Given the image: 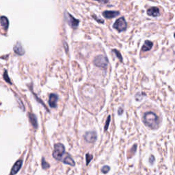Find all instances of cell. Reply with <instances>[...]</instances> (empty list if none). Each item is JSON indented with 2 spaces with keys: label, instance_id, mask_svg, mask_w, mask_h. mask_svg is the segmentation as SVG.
<instances>
[{
  "label": "cell",
  "instance_id": "cell-1",
  "mask_svg": "<svg viewBox=\"0 0 175 175\" xmlns=\"http://www.w3.org/2000/svg\"><path fill=\"white\" fill-rule=\"evenodd\" d=\"M143 120L147 127L152 129H155L159 126V118L152 111H147L144 114Z\"/></svg>",
  "mask_w": 175,
  "mask_h": 175
},
{
  "label": "cell",
  "instance_id": "cell-2",
  "mask_svg": "<svg viewBox=\"0 0 175 175\" xmlns=\"http://www.w3.org/2000/svg\"><path fill=\"white\" fill-rule=\"evenodd\" d=\"M64 153V146L60 143L55 144L54 146V151L53 152V157L57 160H61Z\"/></svg>",
  "mask_w": 175,
  "mask_h": 175
},
{
  "label": "cell",
  "instance_id": "cell-3",
  "mask_svg": "<svg viewBox=\"0 0 175 175\" xmlns=\"http://www.w3.org/2000/svg\"><path fill=\"white\" fill-rule=\"evenodd\" d=\"M93 64L97 67H100L103 69H106L108 65V60L103 55H99L95 58L93 60Z\"/></svg>",
  "mask_w": 175,
  "mask_h": 175
},
{
  "label": "cell",
  "instance_id": "cell-4",
  "mask_svg": "<svg viewBox=\"0 0 175 175\" xmlns=\"http://www.w3.org/2000/svg\"><path fill=\"white\" fill-rule=\"evenodd\" d=\"M114 28L117 30L119 32L125 31L127 27V23L124 17H120L116 21L113 25Z\"/></svg>",
  "mask_w": 175,
  "mask_h": 175
},
{
  "label": "cell",
  "instance_id": "cell-5",
  "mask_svg": "<svg viewBox=\"0 0 175 175\" xmlns=\"http://www.w3.org/2000/svg\"><path fill=\"white\" fill-rule=\"evenodd\" d=\"M66 18L67 20V22H68L69 24L71 25V26L73 27V28H77L78 26L79 23V21L78 19H76L73 16H71L70 14L66 13Z\"/></svg>",
  "mask_w": 175,
  "mask_h": 175
},
{
  "label": "cell",
  "instance_id": "cell-6",
  "mask_svg": "<svg viewBox=\"0 0 175 175\" xmlns=\"http://www.w3.org/2000/svg\"><path fill=\"white\" fill-rule=\"evenodd\" d=\"M83 137L86 142H89V143H93L97 140V134L95 131L86 132Z\"/></svg>",
  "mask_w": 175,
  "mask_h": 175
},
{
  "label": "cell",
  "instance_id": "cell-7",
  "mask_svg": "<svg viewBox=\"0 0 175 175\" xmlns=\"http://www.w3.org/2000/svg\"><path fill=\"white\" fill-rule=\"evenodd\" d=\"M120 15V13L118 11H111V10H106L103 13V17L106 18H112L118 15Z\"/></svg>",
  "mask_w": 175,
  "mask_h": 175
},
{
  "label": "cell",
  "instance_id": "cell-8",
  "mask_svg": "<svg viewBox=\"0 0 175 175\" xmlns=\"http://www.w3.org/2000/svg\"><path fill=\"white\" fill-rule=\"evenodd\" d=\"M58 100V97L55 94H51L49 95V104L51 107L55 108L57 107V102Z\"/></svg>",
  "mask_w": 175,
  "mask_h": 175
},
{
  "label": "cell",
  "instance_id": "cell-9",
  "mask_svg": "<svg viewBox=\"0 0 175 175\" xmlns=\"http://www.w3.org/2000/svg\"><path fill=\"white\" fill-rule=\"evenodd\" d=\"M147 15L153 17H158V16H159L160 15L159 9L157 7H152V8H149L148 10H147Z\"/></svg>",
  "mask_w": 175,
  "mask_h": 175
},
{
  "label": "cell",
  "instance_id": "cell-10",
  "mask_svg": "<svg viewBox=\"0 0 175 175\" xmlns=\"http://www.w3.org/2000/svg\"><path fill=\"white\" fill-rule=\"evenodd\" d=\"M22 165V161L21 160H18L17 162L15 163V165H13V168L11 170V172L10 174L11 175H15L17 172L19 171V170L21 169V167Z\"/></svg>",
  "mask_w": 175,
  "mask_h": 175
},
{
  "label": "cell",
  "instance_id": "cell-11",
  "mask_svg": "<svg viewBox=\"0 0 175 175\" xmlns=\"http://www.w3.org/2000/svg\"><path fill=\"white\" fill-rule=\"evenodd\" d=\"M153 46V43L150 41H146L144 42V44L142 48V51H148L152 49Z\"/></svg>",
  "mask_w": 175,
  "mask_h": 175
},
{
  "label": "cell",
  "instance_id": "cell-12",
  "mask_svg": "<svg viewBox=\"0 0 175 175\" xmlns=\"http://www.w3.org/2000/svg\"><path fill=\"white\" fill-rule=\"evenodd\" d=\"M63 162H64V164L70 165H71V166H74V165H75V164L74 160L71 157H70L69 155L66 156V157L64 159V160H63Z\"/></svg>",
  "mask_w": 175,
  "mask_h": 175
},
{
  "label": "cell",
  "instance_id": "cell-13",
  "mask_svg": "<svg viewBox=\"0 0 175 175\" xmlns=\"http://www.w3.org/2000/svg\"><path fill=\"white\" fill-rule=\"evenodd\" d=\"M30 122H31V123H32V126H33L35 129H36V128L38 127V125H37V120H36V116H35L34 114H30Z\"/></svg>",
  "mask_w": 175,
  "mask_h": 175
},
{
  "label": "cell",
  "instance_id": "cell-14",
  "mask_svg": "<svg viewBox=\"0 0 175 175\" xmlns=\"http://www.w3.org/2000/svg\"><path fill=\"white\" fill-rule=\"evenodd\" d=\"M14 49H15V51L16 53H18V54H19V55H22V54H23V53H24V51H23V47L19 43L17 44V45L15 46Z\"/></svg>",
  "mask_w": 175,
  "mask_h": 175
},
{
  "label": "cell",
  "instance_id": "cell-15",
  "mask_svg": "<svg viewBox=\"0 0 175 175\" xmlns=\"http://www.w3.org/2000/svg\"><path fill=\"white\" fill-rule=\"evenodd\" d=\"M136 149H137V145L136 144H134V145L132 146V148L128 151V153H127L128 157H131L132 156L134 155V153H136Z\"/></svg>",
  "mask_w": 175,
  "mask_h": 175
},
{
  "label": "cell",
  "instance_id": "cell-16",
  "mask_svg": "<svg viewBox=\"0 0 175 175\" xmlns=\"http://www.w3.org/2000/svg\"><path fill=\"white\" fill-rule=\"evenodd\" d=\"M1 25L3 26L4 28L7 29V27H8V21L7 19V18L4 17H1Z\"/></svg>",
  "mask_w": 175,
  "mask_h": 175
},
{
  "label": "cell",
  "instance_id": "cell-17",
  "mask_svg": "<svg viewBox=\"0 0 175 175\" xmlns=\"http://www.w3.org/2000/svg\"><path fill=\"white\" fill-rule=\"evenodd\" d=\"M93 159V156L92 155H90V153H87L86 155V165L89 164V163L90 162V161L92 160Z\"/></svg>",
  "mask_w": 175,
  "mask_h": 175
},
{
  "label": "cell",
  "instance_id": "cell-18",
  "mask_svg": "<svg viewBox=\"0 0 175 175\" xmlns=\"http://www.w3.org/2000/svg\"><path fill=\"white\" fill-rule=\"evenodd\" d=\"M112 51H113V52L114 53H115L116 55V57H117L118 58V59L120 60V62H123V58H122V55H121V54H120V53L119 52V51L118 50H116V49H113Z\"/></svg>",
  "mask_w": 175,
  "mask_h": 175
},
{
  "label": "cell",
  "instance_id": "cell-19",
  "mask_svg": "<svg viewBox=\"0 0 175 175\" xmlns=\"http://www.w3.org/2000/svg\"><path fill=\"white\" fill-rule=\"evenodd\" d=\"M110 120H111L110 116H108V117H107V118L106 123V125H105V127H104L105 131H106L108 129V127H109V123H110Z\"/></svg>",
  "mask_w": 175,
  "mask_h": 175
},
{
  "label": "cell",
  "instance_id": "cell-20",
  "mask_svg": "<svg viewBox=\"0 0 175 175\" xmlns=\"http://www.w3.org/2000/svg\"><path fill=\"white\" fill-rule=\"evenodd\" d=\"M109 170H110V168H109L108 165H104V166L101 168V172L104 174L107 173Z\"/></svg>",
  "mask_w": 175,
  "mask_h": 175
},
{
  "label": "cell",
  "instance_id": "cell-21",
  "mask_svg": "<svg viewBox=\"0 0 175 175\" xmlns=\"http://www.w3.org/2000/svg\"><path fill=\"white\" fill-rule=\"evenodd\" d=\"M42 166H43L44 169H47V168H49V164H47V163L45 162V159H43H43H42Z\"/></svg>",
  "mask_w": 175,
  "mask_h": 175
},
{
  "label": "cell",
  "instance_id": "cell-22",
  "mask_svg": "<svg viewBox=\"0 0 175 175\" xmlns=\"http://www.w3.org/2000/svg\"><path fill=\"white\" fill-rule=\"evenodd\" d=\"M93 18H94L95 19H96L97 21H99V23H104V21L103 20V19H99V18H98L97 17V16L93 15Z\"/></svg>",
  "mask_w": 175,
  "mask_h": 175
},
{
  "label": "cell",
  "instance_id": "cell-23",
  "mask_svg": "<svg viewBox=\"0 0 175 175\" xmlns=\"http://www.w3.org/2000/svg\"><path fill=\"white\" fill-rule=\"evenodd\" d=\"M4 79H5V80H6L7 81H8V83H10V80H9V78H8V75H7L6 72H5V73H4Z\"/></svg>",
  "mask_w": 175,
  "mask_h": 175
},
{
  "label": "cell",
  "instance_id": "cell-24",
  "mask_svg": "<svg viewBox=\"0 0 175 175\" xmlns=\"http://www.w3.org/2000/svg\"><path fill=\"white\" fill-rule=\"evenodd\" d=\"M149 161H150V162L153 164L154 163V162H155V157H154L153 156H151L150 159H149Z\"/></svg>",
  "mask_w": 175,
  "mask_h": 175
},
{
  "label": "cell",
  "instance_id": "cell-25",
  "mask_svg": "<svg viewBox=\"0 0 175 175\" xmlns=\"http://www.w3.org/2000/svg\"><path fill=\"white\" fill-rule=\"evenodd\" d=\"M118 114H119V115H121V114H123V109L122 108V107H120V108L118 109Z\"/></svg>",
  "mask_w": 175,
  "mask_h": 175
},
{
  "label": "cell",
  "instance_id": "cell-26",
  "mask_svg": "<svg viewBox=\"0 0 175 175\" xmlns=\"http://www.w3.org/2000/svg\"><path fill=\"white\" fill-rule=\"evenodd\" d=\"M97 1L101 2V3H103V4H105V3H107V1H109V0H97Z\"/></svg>",
  "mask_w": 175,
  "mask_h": 175
},
{
  "label": "cell",
  "instance_id": "cell-27",
  "mask_svg": "<svg viewBox=\"0 0 175 175\" xmlns=\"http://www.w3.org/2000/svg\"><path fill=\"white\" fill-rule=\"evenodd\" d=\"M174 37H175V34H174Z\"/></svg>",
  "mask_w": 175,
  "mask_h": 175
}]
</instances>
